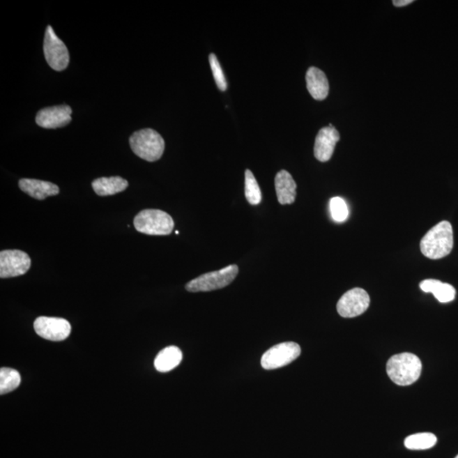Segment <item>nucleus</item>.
<instances>
[{
    "label": "nucleus",
    "mask_w": 458,
    "mask_h": 458,
    "mask_svg": "<svg viewBox=\"0 0 458 458\" xmlns=\"http://www.w3.org/2000/svg\"><path fill=\"white\" fill-rule=\"evenodd\" d=\"M370 297L361 288L350 289L342 296L337 303V312L343 318L351 319L362 315L369 308Z\"/></svg>",
    "instance_id": "nucleus-9"
},
{
    "label": "nucleus",
    "mask_w": 458,
    "mask_h": 458,
    "mask_svg": "<svg viewBox=\"0 0 458 458\" xmlns=\"http://www.w3.org/2000/svg\"><path fill=\"white\" fill-rule=\"evenodd\" d=\"M339 141V132L332 124L321 129L315 140L314 155L316 160L322 162L330 160Z\"/></svg>",
    "instance_id": "nucleus-12"
},
{
    "label": "nucleus",
    "mask_w": 458,
    "mask_h": 458,
    "mask_svg": "<svg viewBox=\"0 0 458 458\" xmlns=\"http://www.w3.org/2000/svg\"><path fill=\"white\" fill-rule=\"evenodd\" d=\"M72 108L66 105L44 108L37 113L36 123L47 129L63 128L72 121Z\"/></svg>",
    "instance_id": "nucleus-11"
},
{
    "label": "nucleus",
    "mask_w": 458,
    "mask_h": 458,
    "mask_svg": "<svg viewBox=\"0 0 458 458\" xmlns=\"http://www.w3.org/2000/svg\"><path fill=\"white\" fill-rule=\"evenodd\" d=\"M44 52L47 63L51 68L61 72L68 68L70 61L68 47L56 36L51 26L46 29Z\"/></svg>",
    "instance_id": "nucleus-6"
},
{
    "label": "nucleus",
    "mask_w": 458,
    "mask_h": 458,
    "mask_svg": "<svg viewBox=\"0 0 458 458\" xmlns=\"http://www.w3.org/2000/svg\"><path fill=\"white\" fill-rule=\"evenodd\" d=\"M330 208L331 217L334 221L342 222L346 220L348 215H349V210H348L346 202L342 198H332L330 202Z\"/></svg>",
    "instance_id": "nucleus-22"
},
{
    "label": "nucleus",
    "mask_w": 458,
    "mask_h": 458,
    "mask_svg": "<svg viewBox=\"0 0 458 458\" xmlns=\"http://www.w3.org/2000/svg\"><path fill=\"white\" fill-rule=\"evenodd\" d=\"M19 187L29 197L39 201L60 193V189L56 185L43 180L22 178L19 181Z\"/></svg>",
    "instance_id": "nucleus-13"
},
{
    "label": "nucleus",
    "mask_w": 458,
    "mask_h": 458,
    "mask_svg": "<svg viewBox=\"0 0 458 458\" xmlns=\"http://www.w3.org/2000/svg\"><path fill=\"white\" fill-rule=\"evenodd\" d=\"M238 273L237 265H229L218 271L207 273L191 280L186 284L190 292H208L228 287L236 279Z\"/></svg>",
    "instance_id": "nucleus-5"
},
{
    "label": "nucleus",
    "mask_w": 458,
    "mask_h": 458,
    "mask_svg": "<svg viewBox=\"0 0 458 458\" xmlns=\"http://www.w3.org/2000/svg\"><path fill=\"white\" fill-rule=\"evenodd\" d=\"M413 2V0H394L393 5L397 7H403L409 6Z\"/></svg>",
    "instance_id": "nucleus-24"
},
{
    "label": "nucleus",
    "mask_w": 458,
    "mask_h": 458,
    "mask_svg": "<svg viewBox=\"0 0 458 458\" xmlns=\"http://www.w3.org/2000/svg\"><path fill=\"white\" fill-rule=\"evenodd\" d=\"M305 80H307L308 91L313 99L316 100L326 99L330 91V84L323 70L312 66L308 69Z\"/></svg>",
    "instance_id": "nucleus-14"
},
{
    "label": "nucleus",
    "mask_w": 458,
    "mask_h": 458,
    "mask_svg": "<svg viewBox=\"0 0 458 458\" xmlns=\"http://www.w3.org/2000/svg\"><path fill=\"white\" fill-rule=\"evenodd\" d=\"M296 183L289 172L282 170L275 177V190L281 205H291L296 201Z\"/></svg>",
    "instance_id": "nucleus-15"
},
{
    "label": "nucleus",
    "mask_w": 458,
    "mask_h": 458,
    "mask_svg": "<svg viewBox=\"0 0 458 458\" xmlns=\"http://www.w3.org/2000/svg\"><path fill=\"white\" fill-rule=\"evenodd\" d=\"M129 144L136 155L147 162H156L165 150V141L159 132L151 128L137 131L130 137Z\"/></svg>",
    "instance_id": "nucleus-3"
},
{
    "label": "nucleus",
    "mask_w": 458,
    "mask_h": 458,
    "mask_svg": "<svg viewBox=\"0 0 458 458\" xmlns=\"http://www.w3.org/2000/svg\"><path fill=\"white\" fill-rule=\"evenodd\" d=\"M437 438L432 433H418L406 437L404 445L407 449L420 451L432 448L436 445Z\"/></svg>",
    "instance_id": "nucleus-19"
},
{
    "label": "nucleus",
    "mask_w": 458,
    "mask_h": 458,
    "mask_svg": "<svg viewBox=\"0 0 458 458\" xmlns=\"http://www.w3.org/2000/svg\"><path fill=\"white\" fill-rule=\"evenodd\" d=\"M386 370L391 381L398 386H407L420 379L422 362L416 355L404 352L391 356L387 362Z\"/></svg>",
    "instance_id": "nucleus-2"
},
{
    "label": "nucleus",
    "mask_w": 458,
    "mask_h": 458,
    "mask_svg": "<svg viewBox=\"0 0 458 458\" xmlns=\"http://www.w3.org/2000/svg\"><path fill=\"white\" fill-rule=\"evenodd\" d=\"M21 375L17 370L2 367L0 369V394L5 395L18 388Z\"/></svg>",
    "instance_id": "nucleus-20"
},
{
    "label": "nucleus",
    "mask_w": 458,
    "mask_h": 458,
    "mask_svg": "<svg viewBox=\"0 0 458 458\" xmlns=\"http://www.w3.org/2000/svg\"><path fill=\"white\" fill-rule=\"evenodd\" d=\"M31 268V258L19 250H2L0 253V277L8 279L23 275Z\"/></svg>",
    "instance_id": "nucleus-8"
},
{
    "label": "nucleus",
    "mask_w": 458,
    "mask_h": 458,
    "mask_svg": "<svg viewBox=\"0 0 458 458\" xmlns=\"http://www.w3.org/2000/svg\"><path fill=\"white\" fill-rule=\"evenodd\" d=\"M33 327L38 335L51 342H62L72 332L68 321L61 318L39 316L35 320Z\"/></svg>",
    "instance_id": "nucleus-10"
},
{
    "label": "nucleus",
    "mask_w": 458,
    "mask_h": 458,
    "mask_svg": "<svg viewBox=\"0 0 458 458\" xmlns=\"http://www.w3.org/2000/svg\"><path fill=\"white\" fill-rule=\"evenodd\" d=\"M209 61L211 72H213L214 79L216 81L218 89H220L221 91H225L227 88H228V84H227L224 74H223L221 65L219 63L216 54H211Z\"/></svg>",
    "instance_id": "nucleus-23"
},
{
    "label": "nucleus",
    "mask_w": 458,
    "mask_h": 458,
    "mask_svg": "<svg viewBox=\"0 0 458 458\" xmlns=\"http://www.w3.org/2000/svg\"><path fill=\"white\" fill-rule=\"evenodd\" d=\"M245 197L250 205L256 206L261 201V192L256 178L254 177L252 171L247 169L245 171Z\"/></svg>",
    "instance_id": "nucleus-21"
},
{
    "label": "nucleus",
    "mask_w": 458,
    "mask_h": 458,
    "mask_svg": "<svg viewBox=\"0 0 458 458\" xmlns=\"http://www.w3.org/2000/svg\"><path fill=\"white\" fill-rule=\"evenodd\" d=\"M300 347L295 342L276 344L265 352L261 358V366L264 369L273 370L288 365L299 358Z\"/></svg>",
    "instance_id": "nucleus-7"
},
{
    "label": "nucleus",
    "mask_w": 458,
    "mask_h": 458,
    "mask_svg": "<svg viewBox=\"0 0 458 458\" xmlns=\"http://www.w3.org/2000/svg\"><path fill=\"white\" fill-rule=\"evenodd\" d=\"M453 244L452 226L448 221H442L422 238L420 249L425 257L438 260L452 252Z\"/></svg>",
    "instance_id": "nucleus-1"
},
{
    "label": "nucleus",
    "mask_w": 458,
    "mask_h": 458,
    "mask_svg": "<svg viewBox=\"0 0 458 458\" xmlns=\"http://www.w3.org/2000/svg\"><path fill=\"white\" fill-rule=\"evenodd\" d=\"M92 187L100 197H109L127 190L128 182L121 177L100 178L92 183Z\"/></svg>",
    "instance_id": "nucleus-18"
},
{
    "label": "nucleus",
    "mask_w": 458,
    "mask_h": 458,
    "mask_svg": "<svg viewBox=\"0 0 458 458\" xmlns=\"http://www.w3.org/2000/svg\"><path fill=\"white\" fill-rule=\"evenodd\" d=\"M455 458H458V455Z\"/></svg>",
    "instance_id": "nucleus-25"
},
{
    "label": "nucleus",
    "mask_w": 458,
    "mask_h": 458,
    "mask_svg": "<svg viewBox=\"0 0 458 458\" xmlns=\"http://www.w3.org/2000/svg\"><path fill=\"white\" fill-rule=\"evenodd\" d=\"M183 359V353L178 347L171 346L159 352L155 359V369L160 373H167L176 369Z\"/></svg>",
    "instance_id": "nucleus-17"
},
{
    "label": "nucleus",
    "mask_w": 458,
    "mask_h": 458,
    "mask_svg": "<svg viewBox=\"0 0 458 458\" xmlns=\"http://www.w3.org/2000/svg\"><path fill=\"white\" fill-rule=\"evenodd\" d=\"M420 287L422 291L432 293L441 303H451L455 299V288L451 284L442 283L440 280H426L421 282Z\"/></svg>",
    "instance_id": "nucleus-16"
},
{
    "label": "nucleus",
    "mask_w": 458,
    "mask_h": 458,
    "mask_svg": "<svg viewBox=\"0 0 458 458\" xmlns=\"http://www.w3.org/2000/svg\"><path fill=\"white\" fill-rule=\"evenodd\" d=\"M134 225L137 231L147 236H169L174 229V221L165 211L146 209L137 215Z\"/></svg>",
    "instance_id": "nucleus-4"
}]
</instances>
